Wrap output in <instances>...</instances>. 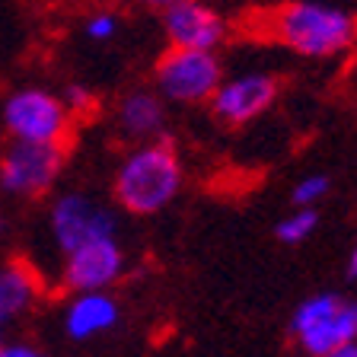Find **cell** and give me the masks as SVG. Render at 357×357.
I'll use <instances>...</instances> for the list:
<instances>
[{"mask_svg": "<svg viewBox=\"0 0 357 357\" xmlns=\"http://www.w3.org/2000/svg\"><path fill=\"white\" fill-rule=\"evenodd\" d=\"M3 332H7V328H3V326H0V344H3Z\"/></svg>", "mask_w": 357, "mask_h": 357, "instance_id": "22", "label": "cell"}, {"mask_svg": "<svg viewBox=\"0 0 357 357\" xmlns=\"http://www.w3.org/2000/svg\"><path fill=\"white\" fill-rule=\"evenodd\" d=\"M52 233L61 252H74L93 239L119 236V220L109 208L83 192H67L52 204Z\"/></svg>", "mask_w": 357, "mask_h": 357, "instance_id": "8", "label": "cell"}, {"mask_svg": "<svg viewBox=\"0 0 357 357\" xmlns=\"http://www.w3.org/2000/svg\"><path fill=\"white\" fill-rule=\"evenodd\" d=\"M185 185V169L178 160L176 147L163 137L144 141L125 153V160L115 169L112 178V192L115 201L134 217L160 214L178 198Z\"/></svg>", "mask_w": 357, "mask_h": 357, "instance_id": "2", "label": "cell"}, {"mask_svg": "<svg viewBox=\"0 0 357 357\" xmlns=\"http://www.w3.org/2000/svg\"><path fill=\"white\" fill-rule=\"evenodd\" d=\"M115 125H119V131L134 144L156 141L166 125L163 96L153 93V89H134V93L121 96L119 109H115Z\"/></svg>", "mask_w": 357, "mask_h": 357, "instance_id": "12", "label": "cell"}, {"mask_svg": "<svg viewBox=\"0 0 357 357\" xmlns=\"http://www.w3.org/2000/svg\"><path fill=\"white\" fill-rule=\"evenodd\" d=\"M348 278L357 281V243L351 245V252H348Z\"/></svg>", "mask_w": 357, "mask_h": 357, "instance_id": "20", "label": "cell"}, {"mask_svg": "<svg viewBox=\"0 0 357 357\" xmlns=\"http://www.w3.org/2000/svg\"><path fill=\"white\" fill-rule=\"evenodd\" d=\"M328 357H357V338L354 342H348V344H342V348H335Z\"/></svg>", "mask_w": 357, "mask_h": 357, "instance_id": "19", "label": "cell"}, {"mask_svg": "<svg viewBox=\"0 0 357 357\" xmlns=\"http://www.w3.org/2000/svg\"><path fill=\"white\" fill-rule=\"evenodd\" d=\"M332 192V182H328L326 172H312V176H303L294 182L290 188V204L294 208H319L322 201Z\"/></svg>", "mask_w": 357, "mask_h": 357, "instance_id": "15", "label": "cell"}, {"mask_svg": "<svg viewBox=\"0 0 357 357\" xmlns=\"http://www.w3.org/2000/svg\"><path fill=\"white\" fill-rule=\"evenodd\" d=\"M121 275H125V249L119 236L93 239L64 255V287L74 294L109 290Z\"/></svg>", "mask_w": 357, "mask_h": 357, "instance_id": "10", "label": "cell"}, {"mask_svg": "<svg viewBox=\"0 0 357 357\" xmlns=\"http://www.w3.org/2000/svg\"><path fill=\"white\" fill-rule=\"evenodd\" d=\"M3 128L13 141L61 147L70 128V112L61 96L42 86H26L3 102Z\"/></svg>", "mask_w": 357, "mask_h": 357, "instance_id": "5", "label": "cell"}, {"mask_svg": "<svg viewBox=\"0 0 357 357\" xmlns=\"http://www.w3.org/2000/svg\"><path fill=\"white\" fill-rule=\"evenodd\" d=\"M335 3H338V0H335Z\"/></svg>", "mask_w": 357, "mask_h": 357, "instance_id": "24", "label": "cell"}, {"mask_svg": "<svg viewBox=\"0 0 357 357\" xmlns=\"http://www.w3.org/2000/svg\"><path fill=\"white\" fill-rule=\"evenodd\" d=\"M121 319V306L109 290H89V294H74V300L64 310V332L74 342H89L99 335L112 332Z\"/></svg>", "mask_w": 357, "mask_h": 357, "instance_id": "11", "label": "cell"}, {"mask_svg": "<svg viewBox=\"0 0 357 357\" xmlns=\"http://www.w3.org/2000/svg\"><path fill=\"white\" fill-rule=\"evenodd\" d=\"M3 227H7V223H3V217H0V230H3Z\"/></svg>", "mask_w": 357, "mask_h": 357, "instance_id": "23", "label": "cell"}, {"mask_svg": "<svg viewBox=\"0 0 357 357\" xmlns=\"http://www.w3.org/2000/svg\"><path fill=\"white\" fill-rule=\"evenodd\" d=\"M278 93H281V83H278L275 74H268V70H243V74L223 77L208 105L217 121L230 128H243L249 121L261 119L278 102Z\"/></svg>", "mask_w": 357, "mask_h": 357, "instance_id": "7", "label": "cell"}, {"mask_svg": "<svg viewBox=\"0 0 357 357\" xmlns=\"http://www.w3.org/2000/svg\"><path fill=\"white\" fill-rule=\"evenodd\" d=\"M64 147L10 141L0 153V188L13 198H38L58 182Z\"/></svg>", "mask_w": 357, "mask_h": 357, "instance_id": "6", "label": "cell"}, {"mask_svg": "<svg viewBox=\"0 0 357 357\" xmlns=\"http://www.w3.org/2000/svg\"><path fill=\"white\" fill-rule=\"evenodd\" d=\"M163 32L169 48L217 52L230 36V22L208 0H176L163 10Z\"/></svg>", "mask_w": 357, "mask_h": 357, "instance_id": "9", "label": "cell"}, {"mask_svg": "<svg viewBox=\"0 0 357 357\" xmlns=\"http://www.w3.org/2000/svg\"><path fill=\"white\" fill-rule=\"evenodd\" d=\"M137 3H144V7H150V10H166V7H172L176 0H137Z\"/></svg>", "mask_w": 357, "mask_h": 357, "instance_id": "21", "label": "cell"}, {"mask_svg": "<svg viewBox=\"0 0 357 357\" xmlns=\"http://www.w3.org/2000/svg\"><path fill=\"white\" fill-rule=\"evenodd\" d=\"M265 29L287 52L326 61L357 42V13L335 0H284L271 10Z\"/></svg>", "mask_w": 357, "mask_h": 357, "instance_id": "1", "label": "cell"}, {"mask_svg": "<svg viewBox=\"0 0 357 357\" xmlns=\"http://www.w3.org/2000/svg\"><path fill=\"white\" fill-rule=\"evenodd\" d=\"M36 297V281L22 265H3L0 268V326L7 328L16 316L29 310Z\"/></svg>", "mask_w": 357, "mask_h": 357, "instance_id": "13", "label": "cell"}, {"mask_svg": "<svg viewBox=\"0 0 357 357\" xmlns=\"http://www.w3.org/2000/svg\"><path fill=\"white\" fill-rule=\"evenodd\" d=\"M290 338L303 357H328L357 338V300L344 294H310L290 312Z\"/></svg>", "mask_w": 357, "mask_h": 357, "instance_id": "3", "label": "cell"}, {"mask_svg": "<svg viewBox=\"0 0 357 357\" xmlns=\"http://www.w3.org/2000/svg\"><path fill=\"white\" fill-rule=\"evenodd\" d=\"M0 357H48L45 351L32 348V344H0Z\"/></svg>", "mask_w": 357, "mask_h": 357, "instance_id": "18", "label": "cell"}, {"mask_svg": "<svg viewBox=\"0 0 357 357\" xmlns=\"http://www.w3.org/2000/svg\"><path fill=\"white\" fill-rule=\"evenodd\" d=\"M319 227V211L316 208H294L290 214H284L275 227V236L281 239L284 245H300L316 233Z\"/></svg>", "mask_w": 357, "mask_h": 357, "instance_id": "14", "label": "cell"}, {"mask_svg": "<svg viewBox=\"0 0 357 357\" xmlns=\"http://www.w3.org/2000/svg\"><path fill=\"white\" fill-rule=\"evenodd\" d=\"M223 80V64L217 52H192L169 48L153 67V86L163 102L176 105H204Z\"/></svg>", "mask_w": 357, "mask_h": 357, "instance_id": "4", "label": "cell"}, {"mask_svg": "<svg viewBox=\"0 0 357 357\" xmlns=\"http://www.w3.org/2000/svg\"><path fill=\"white\" fill-rule=\"evenodd\" d=\"M115 32H119V16L115 13H93L86 22H83V36L89 38V42H109V38H115Z\"/></svg>", "mask_w": 357, "mask_h": 357, "instance_id": "16", "label": "cell"}, {"mask_svg": "<svg viewBox=\"0 0 357 357\" xmlns=\"http://www.w3.org/2000/svg\"><path fill=\"white\" fill-rule=\"evenodd\" d=\"M61 99H64L67 112H70V109H74V112H80V109H86V105L93 102V96H89V93H86V89H83V86H67V93H64V96H61Z\"/></svg>", "mask_w": 357, "mask_h": 357, "instance_id": "17", "label": "cell"}]
</instances>
